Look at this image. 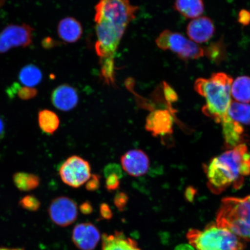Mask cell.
<instances>
[{
  "mask_svg": "<svg viewBox=\"0 0 250 250\" xmlns=\"http://www.w3.org/2000/svg\"><path fill=\"white\" fill-rule=\"evenodd\" d=\"M61 42H57L52 37H46L43 39L42 42V45L43 48L49 49L54 48V47L61 45Z\"/></svg>",
  "mask_w": 250,
  "mask_h": 250,
  "instance_id": "cell-33",
  "label": "cell"
},
{
  "mask_svg": "<svg viewBox=\"0 0 250 250\" xmlns=\"http://www.w3.org/2000/svg\"><path fill=\"white\" fill-rule=\"evenodd\" d=\"M101 177L100 175L93 174L86 183L85 188L90 192H95L101 187Z\"/></svg>",
  "mask_w": 250,
  "mask_h": 250,
  "instance_id": "cell-30",
  "label": "cell"
},
{
  "mask_svg": "<svg viewBox=\"0 0 250 250\" xmlns=\"http://www.w3.org/2000/svg\"><path fill=\"white\" fill-rule=\"evenodd\" d=\"M174 8L187 19L198 18L205 10L203 0H175Z\"/></svg>",
  "mask_w": 250,
  "mask_h": 250,
  "instance_id": "cell-18",
  "label": "cell"
},
{
  "mask_svg": "<svg viewBox=\"0 0 250 250\" xmlns=\"http://www.w3.org/2000/svg\"><path fill=\"white\" fill-rule=\"evenodd\" d=\"M203 51H204V56L217 64H221L227 58L226 45L225 44L223 39L210 43V45L203 48Z\"/></svg>",
  "mask_w": 250,
  "mask_h": 250,
  "instance_id": "cell-24",
  "label": "cell"
},
{
  "mask_svg": "<svg viewBox=\"0 0 250 250\" xmlns=\"http://www.w3.org/2000/svg\"><path fill=\"white\" fill-rule=\"evenodd\" d=\"M163 88L164 96L168 104L171 105L172 103L177 101L178 95L177 93L168 83L164 82Z\"/></svg>",
  "mask_w": 250,
  "mask_h": 250,
  "instance_id": "cell-29",
  "label": "cell"
},
{
  "mask_svg": "<svg viewBox=\"0 0 250 250\" xmlns=\"http://www.w3.org/2000/svg\"><path fill=\"white\" fill-rule=\"evenodd\" d=\"M18 78L20 83L24 86L34 87L42 82L43 74L36 65L29 64L21 68Z\"/></svg>",
  "mask_w": 250,
  "mask_h": 250,
  "instance_id": "cell-20",
  "label": "cell"
},
{
  "mask_svg": "<svg viewBox=\"0 0 250 250\" xmlns=\"http://www.w3.org/2000/svg\"><path fill=\"white\" fill-rule=\"evenodd\" d=\"M193 196H194V192H193V189H191V188H189L188 189H187L186 193L187 199L190 202L192 201V200L193 198Z\"/></svg>",
  "mask_w": 250,
  "mask_h": 250,
  "instance_id": "cell-36",
  "label": "cell"
},
{
  "mask_svg": "<svg viewBox=\"0 0 250 250\" xmlns=\"http://www.w3.org/2000/svg\"><path fill=\"white\" fill-rule=\"evenodd\" d=\"M19 205L24 210L30 211H37L40 208L41 202L35 196L28 195L24 196L19 202Z\"/></svg>",
  "mask_w": 250,
  "mask_h": 250,
  "instance_id": "cell-26",
  "label": "cell"
},
{
  "mask_svg": "<svg viewBox=\"0 0 250 250\" xmlns=\"http://www.w3.org/2000/svg\"><path fill=\"white\" fill-rule=\"evenodd\" d=\"M48 215L52 223L61 227L73 224L78 217V206L67 196H59L52 200L48 208Z\"/></svg>",
  "mask_w": 250,
  "mask_h": 250,
  "instance_id": "cell-9",
  "label": "cell"
},
{
  "mask_svg": "<svg viewBox=\"0 0 250 250\" xmlns=\"http://www.w3.org/2000/svg\"><path fill=\"white\" fill-rule=\"evenodd\" d=\"M187 33L192 42L201 43L207 42L214 34V24L208 17H199L188 25Z\"/></svg>",
  "mask_w": 250,
  "mask_h": 250,
  "instance_id": "cell-14",
  "label": "cell"
},
{
  "mask_svg": "<svg viewBox=\"0 0 250 250\" xmlns=\"http://www.w3.org/2000/svg\"><path fill=\"white\" fill-rule=\"evenodd\" d=\"M14 185L21 192H29L38 188L40 178L37 175L25 172H17L13 175Z\"/></svg>",
  "mask_w": 250,
  "mask_h": 250,
  "instance_id": "cell-22",
  "label": "cell"
},
{
  "mask_svg": "<svg viewBox=\"0 0 250 250\" xmlns=\"http://www.w3.org/2000/svg\"><path fill=\"white\" fill-rule=\"evenodd\" d=\"M34 29L29 24H9L0 32V54L19 47H27L33 42Z\"/></svg>",
  "mask_w": 250,
  "mask_h": 250,
  "instance_id": "cell-8",
  "label": "cell"
},
{
  "mask_svg": "<svg viewBox=\"0 0 250 250\" xmlns=\"http://www.w3.org/2000/svg\"><path fill=\"white\" fill-rule=\"evenodd\" d=\"M100 214L101 217L104 220H109L113 217V212L107 203H102L100 206Z\"/></svg>",
  "mask_w": 250,
  "mask_h": 250,
  "instance_id": "cell-31",
  "label": "cell"
},
{
  "mask_svg": "<svg viewBox=\"0 0 250 250\" xmlns=\"http://www.w3.org/2000/svg\"><path fill=\"white\" fill-rule=\"evenodd\" d=\"M175 250H191L189 246L187 245H180L177 246Z\"/></svg>",
  "mask_w": 250,
  "mask_h": 250,
  "instance_id": "cell-37",
  "label": "cell"
},
{
  "mask_svg": "<svg viewBox=\"0 0 250 250\" xmlns=\"http://www.w3.org/2000/svg\"><path fill=\"white\" fill-rule=\"evenodd\" d=\"M231 95L237 102L250 103V77L246 76L237 77L231 87Z\"/></svg>",
  "mask_w": 250,
  "mask_h": 250,
  "instance_id": "cell-21",
  "label": "cell"
},
{
  "mask_svg": "<svg viewBox=\"0 0 250 250\" xmlns=\"http://www.w3.org/2000/svg\"><path fill=\"white\" fill-rule=\"evenodd\" d=\"M72 241L80 250H93L101 240V233L95 225L80 223L74 228Z\"/></svg>",
  "mask_w": 250,
  "mask_h": 250,
  "instance_id": "cell-10",
  "label": "cell"
},
{
  "mask_svg": "<svg viewBox=\"0 0 250 250\" xmlns=\"http://www.w3.org/2000/svg\"><path fill=\"white\" fill-rule=\"evenodd\" d=\"M216 224L240 238L250 240V195L244 198L223 199L217 212Z\"/></svg>",
  "mask_w": 250,
  "mask_h": 250,
  "instance_id": "cell-4",
  "label": "cell"
},
{
  "mask_svg": "<svg viewBox=\"0 0 250 250\" xmlns=\"http://www.w3.org/2000/svg\"><path fill=\"white\" fill-rule=\"evenodd\" d=\"M238 21L244 26H248L250 23V12L247 9H242L238 15Z\"/></svg>",
  "mask_w": 250,
  "mask_h": 250,
  "instance_id": "cell-32",
  "label": "cell"
},
{
  "mask_svg": "<svg viewBox=\"0 0 250 250\" xmlns=\"http://www.w3.org/2000/svg\"><path fill=\"white\" fill-rule=\"evenodd\" d=\"M208 186L220 194L233 187L239 189L245 177L250 174V152L245 144H240L212 159L206 168Z\"/></svg>",
  "mask_w": 250,
  "mask_h": 250,
  "instance_id": "cell-2",
  "label": "cell"
},
{
  "mask_svg": "<svg viewBox=\"0 0 250 250\" xmlns=\"http://www.w3.org/2000/svg\"><path fill=\"white\" fill-rule=\"evenodd\" d=\"M59 173L62 182L74 188L86 184L92 175L89 162L77 155L70 156L63 162Z\"/></svg>",
  "mask_w": 250,
  "mask_h": 250,
  "instance_id": "cell-7",
  "label": "cell"
},
{
  "mask_svg": "<svg viewBox=\"0 0 250 250\" xmlns=\"http://www.w3.org/2000/svg\"><path fill=\"white\" fill-rule=\"evenodd\" d=\"M80 210L84 215H89L93 211V208L89 201L83 202L80 206Z\"/></svg>",
  "mask_w": 250,
  "mask_h": 250,
  "instance_id": "cell-34",
  "label": "cell"
},
{
  "mask_svg": "<svg viewBox=\"0 0 250 250\" xmlns=\"http://www.w3.org/2000/svg\"><path fill=\"white\" fill-rule=\"evenodd\" d=\"M102 250H142L136 240L128 237L121 231L113 234H103Z\"/></svg>",
  "mask_w": 250,
  "mask_h": 250,
  "instance_id": "cell-15",
  "label": "cell"
},
{
  "mask_svg": "<svg viewBox=\"0 0 250 250\" xmlns=\"http://www.w3.org/2000/svg\"><path fill=\"white\" fill-rule=\"evenodd\" d=\"M58 34L62 42L75 43L81 39L83 29L79 21L73 17H66L59 21L58 25Z\"/></svg>",
  "mask_w": 250,
  "mask_h": 250,
  "instance_id": "cell-16",
  "label": "cell"
},
{
  "mask_svg": "<svg viewBox=\"0 0 250 250\" xmlns=\"http://www.w3.org/2000/svg\"><path fill=\"white\" fill-rule=\"evenodd\" d=\"M0 250H26L23 248H0Z\"/></svg>",
  "mask_w": 250,
  "mask_h": 250,
  "instance_id": "cell-38",
  "label": "cell"
},
{
  "mask_svg": "<svg viewBox=\"0 0 250 250\" xmlns=\"http://www.w3.org/2000/svg\"><path fill=\"white\" fill-rule=\"evenodd\" d=\"M37 94H38V90L35 87L24 86L20 87L17 95L19 98L23 100V101H29V100L36 98Z\"/></svg>",
  "mask_w": 250,
  "mask_h": 250,
  "instance_id": "cell-27",
  "label": "cell"
},
{
  "mask_svg": "<svg viewBox=\"0 0 250 250\" xmlns=\"http://www.w3.org/2000/svg\"><path fill=\"white\" fill-rule=\"evenodd\" d=\"M173 118L167 109H156L146 118V129L153 136H163L173 133Z\"/></svg>",
  "mask_w": 250,
  "mask_h": 250,
  "instance_id": "cell-12",
  "label": "cell"
},
{
  "mask_svg": "<svg viewBox=\"0 0 250 250\" xmlns=\"http://www.w3.org/2000/svg\"><path fill=\"white\" fill-rule=\"evenodd\" d=\"M38 123L43 133L52 135L60 126V119L55 112L43 109L39 112Z\"/></svg>",
  "mask_w": 250,
  "mask_h": 250,
  "instance_id": "cell-19",
  "label": "cell"
},
{
  "mask_svg": "<svg viewBox=\"0 0 250 250\" xmlns=\"http://www.w3.org/2000/svg\"><path fill=\"white\" fill-rule=\"evenodd\" d=\"M159 48L164 51L170 50L184 61L201 58L204 56L203 48L192 40L177 32L165 30L155 41Z\"/></svg>",
  "mask_w": 250,
  "mask_h": 250,
  "instance_id": "cell-6",
  "label": "cell"
},
{
  "mask_svg": "<svg viewBox=\"0 0 250 250\" xmlns=\"http://www.w3.org/2000/svg\"><path fill=\"white\" fill-rule=\"evenodd\" d=\"M51 100L52 104L59 110L70 111L78 105L79 95L75 87L63 83L53 90Z\"/></svg>",
  "mask_w": 250,
  "mask_h": 250,
  "instance_id": "cell-13",
  "label": "cell"
},
{
  "mask_svg": "<svg viewBox=\"0 0 250 250\" xmlns=\"http://www.w3.org/2000/svg\"><path fill=\"white\" fill-rule=\"evenodd\" d=\"M5 134V124L4 118L0 115V142L4 138Z\"/></svg>",
  "mask_w": 250,
  "mask_h": 250,
  "instance_id": "cell-35",
  "label": "cell"
},
{
  "mask_svg": "<svg viewBox=\"0 0 250 250\" xmlns=\"http://www.w3.org/2000/svg\"><path fill=\"white\" fill-rule=\"evenodd\" d=\"M104 174L106 189L109 192L118 189L120 186V180L123 177V172L120 166L115 164H109L105 167Z\"/></svg>",
  "mask_w": 250,
  "mask_h": 250,
  "instance_id": "cell-25",
  "label": "cell"
},
{
  "mask_svg": "<svg viewBox=\"0 0 250 250\" xmlns=\"http://www.w3.org/2000/svg\"><path fill=\"white\" fill-rule=\"evenodd\" d=\"M129 201V197L126 193L120 192L115 195L114 199V203L115 207L120 211H124L126 208Z\"/></svg>",
  "mask_w": 250,
  "mask_h": 250,
  "instance_id": "cell-28",
  "label": "cell"
},
{
  "mask_svg": "<svg viewBox=\"0 0 250 250\" xmlns=\"http://www.w3.org/2000/svg\"><path fill=\"white\" fill-rule=\"evenodd\" d=\"M187 238L197 250H244L245 244L241 238L226 228L210 224L203 230L191 229Z\"/></svg>",
  "mask_w": 250,
  "mask_h": 250,
  "instance_id": "cell-5",
  "label": "cell"
},
{
  "mask_svg": "<svg viewBox=\"0 0 250 250\" xmlns=\"http://www.w3.org/2000/svg\"><path fill=\"white\" fill-rule=\"evenodd\" d=\"M221 124L224 138L228 147L233 148L240 145L244 132L242 125L232 120L228 115Z\"/></svg>",
  "mask_w": 250,
  "mask_h": 250,
  "instance_id": "cell-17",
  "label": "cell"
},
{
  "mask_svg": "<svg viewBox=\"0 0 250 250\" xmlns=\"http://www.w3.org/2000/svg\"><path fill=\"white\" fill-rule=\"evenodd\" d=\"M121 163L124 170L130 176L138 177L147 173L149 167V158L141 149H131L121 156Z\"/></svg>",
  "mask_w": 250,
  "mask_h": 250,
  "instance_id": "cell-11",
  "label": "cell"
},
{
  "mask_svg": "<svg viewBox=\"0 0 250 250\" xmlns=\"http://www.w3.org/2000/svg\"><path fill=\"white\" fill-rule=\"evenodd\" d=\"M232 77L224 73H213L209 79L199 78L195 83V91L206 99L203 112L217 123L228 115L231 100Z\"/></svg>",
  "mask_w": 250,
  "mask_h": 250,
  "instance_id": "cell-3",
  "label": "cell"
},
{
  "mask_svg": "<svg viewBox=\"0 0 250 250\" xmlns=\"http://www.w3.org/2000/svg\"><path fill=\"white\" fill-rule=\"evenodd\" d=\"M228 115L241 125H250V105L232 101L228 108Z\"/></svg>",
  "mask_w": 250,
  "mask_h": 250,
  "instance_id": "cell-23",
  "label": "cell"
},
{
  "mask_svg": "<svg viewBox=\"0 0 250 250\" xmlns=\"http://www.w3.org/2000/svg\"><path fill=\"white\" fill-rule=\"evenodd\" d=\"M138 11L139 7L129 0H100L96 5L95 51L102 79L108 85L115 83V56L128 25Z\"/></svg>",
  "mask_w": 250,
  "mask_h": 250,
  "instance_id": "cell-1",
  "label": "cell"
}]
</instances>
